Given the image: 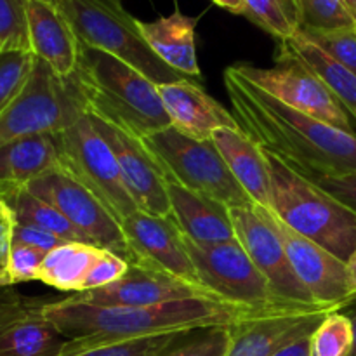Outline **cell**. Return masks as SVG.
I'll return each mask as SVG.
<instances>
[{
  "instance_id": "6da1fadb",
  "label": "cell",
  "mask_w": 356,
  "mask_h": 356,
  "mask_svg": "<svg viewBox=\"0 0 356 356\" xmlns=\"http://www.w3.org/2000/svg\"><path fill=\"white\" fill-rule=\"evenodd\" d=\"M222 76L240 129L264 152L306 179L356 174V134L280 103L233 65Z\"/></svg>"
},
{
  "instance_id": "7a4b0ae2",
  "label": "cell",
  "mask_w": 356,
  "mask_h": 356,
  "mask_svg": "<svg viewBox=\"0 0 356 356\" xmlns=\"http://www.w3.org/2000/svg\"><path fill=\"white\" fill-rule=\"evenodd\" d=\"M40 315L58 327L59 332L68 339L59 353V356H65L113 341L184 334L211 327H233L271 313L218 299H183L156 306L120 308L83 305L66 298L45 302L40 308Z\"/></svg>"
},
{
  "instance_id": "3957f363",
  "label": "cell",
  "mask_w": 356,
  "mask_h": 356,
  "mask_svg": "<svg viewBox=\"0 0 356 356\" xmlns=\"http://www.w3.org/2000/svg\"><path fill=\"white\" fill-rule=\"evenodd\" d=\"M75 75L87 113L113 122L139 139L170 127L156 83L122 59L82 45Z\"/></svg>"
},
{
  "instance_id": "277c9868",
  "label": "cell",
  "mask_w": 356,
  "mask_h": 356,
  "mask_svg": "<svg viewBox=\"0 0 356 356\" xmlns=\"http://www.w3.org/2000/svg\"><path fill=\"white\" fill-rule=\"evenodd\" d=\"M268 155L271 169V211L299 235L348 263L356 250V214L346 205Z\"/></svg>"
},
{
  "instance_id": "5b68a950",
  "label": "cell",
  "mask_w": 356,
  "mask_h": 356,
  "mask_svg": "<svg viewBox=\"0 0 356 356\" xmlns=\"http://www.w3.org/2000/svg\"><path fill=\"white\" fill-rule=\"evenodd\" d=\"M68 17L80 44L131 65L156 86L190 80L167 66L141 35L138 19L117 0H52Z\"/></svg>"
},
{
  "instance_id": "8992f818",
  "label": "cell",
  "mask_w": 356,
  "mask_h": 356,
  "mask_svg": "<svg viewBox=\"0 0 356 356\" xmlns=\"http://www.w3.org/2000/svg\"><path fill=\"white\" fill-rule=\"evenodd\" d=\"M83 115H87V103L75 73L58 75L35 56L23 90L0 113V148L30 136L59 134Z\"/></svg>"
},
{
  "instance_id": "52a82bcc",
  "label": "cell",
  "mask_w": 356,
  "mask_h": 356,
  "mask_svg": "<svg viewBox=\"0 0 356 356\" xmlns=\"http://www.w3.org/2000/svg\"><path fill=\"white\" fill-rule=\"evenodd\" d=\"M143 143L155 155L169 179L188 190L207 195L229 209L254 205L212 139L197 141L170 125L143 138Z\"/></svg>"
},
{
  "instance_id": "ba28073f",
  "label": "cell",
  "mask_w": 356,
  "mask_h": 356,
  "mask_svg": "<svg viewBox=\"0 0 356 356\" xmlns=\"http://www.w3.org/2000/svg\"><path fill=\"white\" fill-rule=\"evenodd\" d=\"M58 139L59 167L80 181L110 211L118 225L139 211L129 193L113 149L94 127L89 115H83L72 127L59 132Z\"/></svg>"
},
{
  "instance_id": "9c48e42d",
  "label": "cell",
  "mask_w": 356,
  "mask_h": 356,
  "mask_svg": "<svg viewBox=\"0 0 356 356\" xmlns=\"http://www.w3.org/2000/svg\"><path fill=\"white\" fill-rule=\"evenodd\" d=\"M183 242L202 284L222 301L268 313L305 308L282 301L275 294L238 240L200 245L183 235Z\"/></svg>"
},
{
  "instance_id": "30bf717a",
  "label": "cell",
  "mask_w": 356,
  "mask_h": 356,
  "mask_svg": "<svg viewBox=\"0 0 356 356\" xmlns=\"http://www.w3.org/2000/svg\"><path fill=\"white\" fill-rule=\"evenodd\" d=\"M275 63L277 65L271 68H259L249 63H236L233 68L280 103L327 122L341 131L356 134L353 118L348 115L329 86L282 42L275 54Z\"/></svg>"
},
{
  "instance_id": "8fae6325",
  "label": "cell",
  "mask_w": 356,
  "mask_h": 356,
  "mask_svg": "<svg viewBox=\"0 0 356 356\" xmlns=\"http://www.w3.org/2000/svg\"><path fill=\"white\" fill-rule=\"evenodd\" d=\"M30 193L58 209L92 245L111 250L129 263L131 252L117 219L63 167H54L26 186Z\"/></svg>"
},
{
  "instance_id": "7c38bea8",
  "label": "cell",
  "mask_w": 356,
  "mask_h": 356,
  "mask_svg": "<svg viewBox=\"0 0 356 356\" xmlns=\"http://www.w3.org/2000/svg\"><path fill=\"white\" fill-rule=\"evenodd\" d=\"M257 209L280 236L296 277L312 294L316 305L334 309L350 306L355 296L351 294L346 263L322 245L289 228L271 209Z\"/></svg>"
},
{
  "instance_id": "4fadbf2b",
  "label": "cell",
  "mask_w": 356,
  "mask_h": 356,
  "mask_svg": "<svg viewBox=\"0 0 356 356\" xmlns=\"http://www.w3.org/2000/svg\"><path fill=\"white\" fill-rule=\"evenodd\" d=\"M235 238L249 254L275 294L285 302L302 306H320L312 298L305 285L296 277L280 236L270 222L263 218L257 205L229 209ZM329 308V306H327Z\"/></svg>"
},
{
  "instance_id": "5bb4252c",
  "label": "cell",
  "mask_w": 356,
  "mask_h": 356,
  "mask_svg": "<svg viewBox=\"0 0 356 356\" xmlns=\"http://www.w3.org/2000/svg\"><path fill=\"white\" fill-rule=\"evenodd\" d=\"M94 127L101 132L113 149L120 165L127 190L139 211L160 218L170 216V202L167 193V176L162 165L143 139L96 115L87 113Z\"/></svg>"
},
{
  "instance_id": "9a60e30c",
  "label": "cell",
  "mask_w": 356,
  "mask_h": 356,
  "mask_svg": "<svg viewBox=\"0 0 356 356\" xmlns=\"http://www.w3.org/2000/svg\"><path fill=\"white\" fill-rule=\"evenodd\" d=\"M76 302L92 306H120V308H138V306H156L183 299H218L209 289L197 287L179 280L159 268L132 261L129 263L124 277L104 287L83 291L68 296Z\"/></svg>"
},
{
  "instance_id": "2e32d148",
  "label": "cell",
  "mask_w": 356,
  "mask_h": 356,
  "mask_svg": "<svg viewBox=\"0 0 356 356\" xmlns=\"http://www.w3.org/2000/svg\"><path fill=\"white\" fill-rule=\"evenodd\" d=\"M120 228L131 252L129 263L138 261L188 284L207 289L200 282L197 268L184 247L183 233L172 219L136 211L122 222Z\"/></svg>"
},
{
  "instance_id": "e0dca14e",
  "label": "cell",
  "mask_w": 356,
  "mask_h": 356,
  "mask_svg": "<svg viewBox=\"0 0 356 356\" xmlns=\"http://www.w3.org/2000/svg\"><path fill=\"white\" fill-rule=\"evenodd\" d=\"M339 309L327 306H306L289 312L271 313L236 323L226 356H275L285 348L315 332L329 313Z\"/></svg>"
},
{
  "instance_id": "ac0fdd59",
  "label": "cell",
  "mask_w": 356,
  "mask_h": 356,
  "mask_svg": "<svg viewBox=\"0 0 356 356\" xmlns=\"http://www.w3.org/2000/svg\"><path fill=\"white\" fill-rule=\"evenodd\" d=\"M30 49L58 75L72 76L80 59V44L68 17L52 0H26Z\"/></svg>"
},
{
  "instance_id": "d6986e66",
  "label": "cell",
  "mask_w": 356,
  "mask_h": 356,
  "mask_svg": "<svg viewBox=\"0 0 356 356\" xmlns=\"http://www.w3.org/2000/svg\"><path fill=\"white\" fill-rule=\"evenodd\" d=\"M159 94L170 125L197 141H207L216 129H240L235 115L209 96L195 80L160 83Z\"/></svg>"
},
{
  "instance_id": "ffe728a7",
  "label": "cell",
  "mask_w": 356,
  "mask_h": 356,
  "mask_svg": "<svg viewBox=\"0 0 356 356\" xmlns=\"http://www.w3.org/2000/svg\"><path fill=\"white\" fill-rule=\"evenodd\" d=\"M167 193L170 202V216L186 238L200 245L233 242L232 212L228 205L188 190L183 184L167 177Z\"/></svg>"
},
{
  "instance_id": "44dd1931",
  "label": "cell",
  "mask_w": 356,
  "mask_h": 356,
  "mask_svg": "<svg viewBox=\"0 0 356 356\" xmlns=\"http://www.w3.org/2000/svg\"><path fill=\"white\" fill-rule=\"evenodd\" d=\"M212 143L254 205L271 209V169L268 155L242 129H216Z\"/></svg>"
},
{
  "instance_id": "7402d4cb",
  "label": "cell",
  "mask_w": 356,
  "mask_h": 356,
  "mask_svg": "<svg viewBox=\"0 0 356 356\" xmlns=\"http://www.w3.org/2000/svg\"><path fill=\"white\" fill-rule=\"evenodd\" d=\"M197 21L179 9L170 16L155 21H139L141 35L156 56L190 80H200V66L197 59Z\"/></svg>"
},
{
  "instance_id": "603a6c76",
  "label": "cell",
  "mask_w": 356,
  "mask_h": 356,
  "mask_svg": "<svg viewBox=\"0 0 356 356\" xmlns=\"http://www.w3.org/2000/svg\"><path fill=\"white\" fill-rule=\"evenodd\" d=\"M58 134H38L16 139L0 148V198L26 188L47 170L59 167Z\"/></svg>"
},
{
  "instance_id": "cb8c5ba5",
  "label": "cell",
  "mask_w": 356,
  "mask_h": 356,
  "mask_svg": "<svg viewBox=\"0 0 356 356\" xmlns=\"http://www.w3.org/2000/svg\"><path fill=\"white\" fill-rule=\"evenodd\" d=\"M101 247L82 242H66L45 254L38 270V282L61 292L79 294Z\"/></svg>"
},
{
  "instance_id": "d4e9b609",
  "label": "cell",
  "mask_w": 356,
  "mask_h": 356,
  "mask_svg": "<svg viewBox=\"0 0 356 356\" xmlns=\"http://www.w3.org/2000/svg\"><path fill=\"white\" fill-rule=\"evenodd\" d=\"M66 341L38 309L0 329V356H59Z\"/></svg>"
},
{
  "instance_id": "484cf974",
  "label": "cell",
  "mask_w": 356,
  "mask_h": 356,
  "mask_svg": "<svg viewBox=\"0 0 356 356\" xmlns=\"http://www.w3.org/2000/svg\"><path fill=\"white\" fill-rule=\"evenodd\" d=\"M282 44L287 45L308 68H312L329 86L334 96L339 99V103L343 104L344 110L356 124V76L353 73L334 61L327 52H323L318 45L309 42L306 37H302L299 31L294 38L282 42Z\"/></svg>"
},
{
  "instance_id": "4316f807",
  "label": "cell",
  "mask_w": 356,
  "mask_h": 356,
  "mask_svg": "<svg viewBox=\"0 0 356 356\" xmlns=\"http://www.w3.org/2000/svg\"><path fill=\"white\" fill-rule=\"evenodd\" d=\"M2 200H6L10 205V209L14 211V216H16L17 225L40 228L44 232L61 238L63 242L89 243V240L58 209H54L51 204L42 200V198L35 197L26 188L10 191L6 197H2Z\"/></svg>"
},
{
  "instance_id": "83f0119b",
  "label": "cell",
  "mask_w": 356,
  "mask_h": 356,
  "mask_svg": "<svg viewBox=\"0 0 356 356\" xmlns=\"http://www.w3.org/2000/svg\"><path fill=\"white\" fill-rule=\"evenodd\" d=\"M243 16L278 42L294 38L301 28L296 0H245Z\"/></svg>"
},
{
  "instance_id": "f1b7e54d",
  "label": "cell",
  "mask_w": 356,
  "mask_h": 356,
  "mask_svg": "<svg viewBox=\"0 0 356 356\" xmlns=\"http://www.w3.org/2000/svg\"><path fill=\"white\" fill-rule=\"evenodd\" d=\"M353 344V323L339 309L329 313L309 336V356H350Z\"/></svg>"
},
{
  "instance_id": "f546056e",
  "label": "cell",
  "mask_w": 356,
  "mask_h": 356,
  "mask_svg": "<svg viewBox=\"0 0 356 356\" xmlns=\"http://www.w3.org/2000/svg\"><path fill=\"white\" fill-rule=\"evenodd\" d=\"M299 30H337L355 26L356 17L344 0H296Z\"/></svg>"
},
{
  "instance_id": "4dcf8cb0",
  "label": "cell",
  "mask_w": 356,
  "mask_h": 356,
  "mask_svg": "<svg viewBox=\"0 0 356 356\" xmlns=\"http://www.w3.org/2000/svg\"><path fill=\"white\" fill-rule=\"evenodd\" d=\"M232 327L191 330L177 337L156 356H226L232 341Z\"/></svg>"
},
{
  "instance_id": "1f68e13d",
  "label": "cell",
  "mask_w": 356,
  "mask_h": 356,
  "mask_svg": "<svg viewBox=\"0 0 356 356\" xmlns=\"http://www.w3.org/2000/svg\"><path fill=\"white\" fill-rule=\"evenodd\" d=\"M33 63L35 54L28 49H0V113L23 90Z\"/></svg>"
},
{
  "instance_id": "d6a6232c",
  "label": "cell",
  "mask_w": 356,
  "mask_h": 356,
  "mask_svg": "<svg viewBox=\"0 0 356 356\" xmlns=\"http://www.w3.org/2000/svg\"><path fill=\"white\" fill-rule=\"evenodd\" d=\"M299 33L356 76V24L337 30H299Z\"/></svg>"
},
{
  "instance_id": "836d02e7",
  "label": "cell",
  "mask_w": 356,
  "mask_h": 356,
  "mask_svg": "<svg viewBox=\"0 0 356 356\" xmlns=\"http://www.w3.org/2000/svg\"><path fill=\"white\" fill-rule=\"evenodd\" d=\"M186 334V332H184ZM183 334H160V336L136 337L127 341L96 344L65 356H156Z\"/></svg>"
},
{
  "instance_id": "e575fe53",
  "label": "cell",
  "mask_w": 356,
  "mask_h": 356,
  "mask_svg": "<svg viewBox=\"0 0 356 356\" xmlns=\"http://www.w3.org/2000/svg\"><path fill=\"white\" fill-rule=\"evenodd\" d=\"M45 252L26 245H13L6 263L0 266V287H14L17 284L38 280Z\"/></svg>"
},
{
  "instance_id": "d590c367",
  "label": "cell",
  "mask_w": 356,
  "mask_h": 356,
  "mask_svg": "<svg viewBox=\"0 0 356 356\" xmlns=\"http://www.w3.org/2000/svg\"><path fill=\"white\" fill-rule=\"evenodd\" d=\"M26 0H0V49H30Z\"/></svg>"
},
{
  "instance_id": "8d00e7d4",
  "label": "cell",
  "mask_w": 356,
  "mask_h": 356,
  "mask_svg": "<svg viewBox=\"0 0 356 356\" xmlns=\"http://www.w3.org/2000/svg\"><path fill=\"white\" fill-rule=\"evenodd\" d=\"M127 268L129 263L124 257L111 252V250L101 249V252L97 254L92 266H90L89 273H87L86 282H83V291H92V289H99L104 287V285L113 284L118 278L124 277Z\"/></svg>"
},
{
  "instance_id": "74e56055",
  "label": "cell",
  "mask_w": 356,
  "mask_h": 356,
  "mask_svg": "<svg viewBox=\"0 0 356 356\" xmlns=\"http://www.w3.org/2000/svg\"><path fill=\"white\" fill-rule=\"evenodd\" d=\"M47 301L26 298L13 287H0V329L37 313Z\"/></svg>"
},
{
  "instance_id": "f35d334b",
  "label": "cell",
  "mask_w": 356,
  "mask_h": 356,
  "mask_svg": "<svg viewBox=\"0 0 356 356\" xmlns=\"http://www.w3.org/2000/svg\"><path fill=\"white\" fill-rule=\"evenodd\" d=\"M309 181H313L316 186L332 195L336 200H339L341 204L346 205L356 214V174L334 177H313Z\"/></svg>"
},
{
  "instance_id": "ab89813d",
  "label": "cell",
  "mask_w": 356,
  "mask_h": 356,
  "mask_svg": "<svg viewBox=\"0 0 356 356\" xmlns=\"http://www.w3.org/2000/svg\"><path fill=\"white\" fill-rule=\"evenodd\" d=\"M61 238L51 235V233L44 232L40 228H35V226H26V225H17L14 228L13 233V245H26L33 247V249L42 250V252H51L56 247L63 245Z\"/></svg>"
},
{
  "instance_id": "60d3db41",
  "label": "cell",
  "mask_w": 356,
  "mask_h": 356,
  "mask_svg": "<svg viewBox=\"0 0 356 356\" xmlns=\"http://www.w3.org/2000/svg\"><path fill=\"white\" fill-rule=\"evenodd\" d=\"M16 228V216L10 205L0 198V266L6 263L13 247V233Z\"/></svg>"
},
{
  "instance_id": "b9f144b4",
  "label": "cell",
  "mask_w": 356,
  "mask_h": 356,
  "mask_svg": "<svg viewBox=\"0 0 356 356\" xmlns=\"http://www.w3.org/2000/svg\"><path fill=\"white\" fill-rule=\"evenodd\" d=\"M275 356H309V337L285 348L284 351H280V353Z\"/></svg>"
},
{
  "instance_id": "7bdbcfd3",
  "label": "cell",
  "mask_w": 356,
  "mask_h": 356,
  "mask_svg": "<svg viewBox=\"0 0 356 356\" xmlns=\"http://www.w3.org/2000/svg\"><path fill=\"white\" fill-rule=\"evenodd\" d=\"M218 7L232 14H245V0H212Z\"/></svg>"
},
{
  "instance_id": "ee69618b",
  "label": "cell",
  "mask_w": 356,
  "mask_h": 356,
  "mask_svg": "<svg viewBox=\"0 0 356 356\" xmlns=\"http://www.w3.org/2000/svg\"><path fill=\"white\" fill-rule=\"evenodd\" d=\"M346 268H348V278H350L351 294L356 298V250L353 252V256L350 257V261L346 263Z\"/></svg>"
},
{
  "instance_id": "f6af8a7d",
  "label": "cell",
  "mask_w": 356,
  "mask_h": 356,
  "mask_svg": "<svg viewBox=\"0 0 356 356\" xmlns=\"http://www.w3.org/2000/svg\"><path fill=\"white\" fill-rule=\"evenodd\" d=\"M348 316H350L351 323H353V334H355V344H353V351H351L350 356H356V298L351 301L350 306L343 309Z\"/></svg>"
},
{
  "instance_id": "bcb514c9",
  "label": "cell",
  "mask_w": 356,
  "mask_h": 356,
  "mask_svg": "<svg viewBox=\"0 0 356 356\" xmlns=\"http://www.w3.org/2000/svg\"><path fill=\"white\" fill-rule=\"evenodd\" d=\"M344 3L350 7V10L355 14V17H356V0H344Z\"/></svg>"
},
{
  "instance_id": "7dc6e473",
  "label": "cell",
  "mask_w": 356,
  "mask_h": 356,
  "mask_svg": "<svg viewBox=\"0 0 356 356\" xmlns=\"http://www.w3.org/2000/svg\"><path fill=\"white\" fill-rule=\"evenodd\" d=\"M117 2H122V0H117Z\"/></svg>"
}]
</instances>
